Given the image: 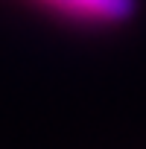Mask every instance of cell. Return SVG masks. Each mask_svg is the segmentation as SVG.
<instances>
[{
	"label": "cell",
	"mask_w": 146,
	"mask_h": 149,
	"mask_svg": "<svg viewBox=\"0 0 146 149\" xmlns=\"http://www.w3.org/2000/svg\"><path fill=\"white\" fill-rule=\"evenodd\" d=\"M47 3L70 12V15H79V18H94V21H123L134 0H47Z\"/></svg>",
	"instance_id": "cell-1"
}]
</instances>
